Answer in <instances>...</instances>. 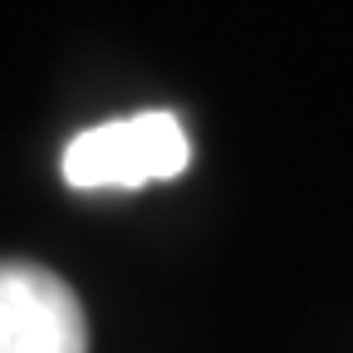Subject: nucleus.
Returning a JSON list of instances; mask_svg holds the SVG:
<instances>
[{
    "label": "nucleus",
    "instance_id": "obj_1",
    "mask_svg": "<svg viewBox=\"0 0 353 353\" xmlns=\"http://www.w3.org/2000/svg\"><path fill=\"white\" fill-rule=\"evenodd\" d=\"M192 167V138L176 113L148 108L69 138L59 172L74 192H138L148 182H172Z\"/></svg>",
    "mask_w": 353,
    "mask_h": 353
},
{
    "label": "nucleus",
    "instance_id": "obj_2",
    "mask_svg": "<svg viewBox=\"0 0 353 353\" xmlns=\"http://www.w3.org/2000/svg\"><path fill=\"white\" fill-rule=\"evenodd\" d=\"M0 353H88L79 294L34 260H0Z\"/></svg>",
    "mask_w": 353,
    "mask_h": 353
}]
</instances>
